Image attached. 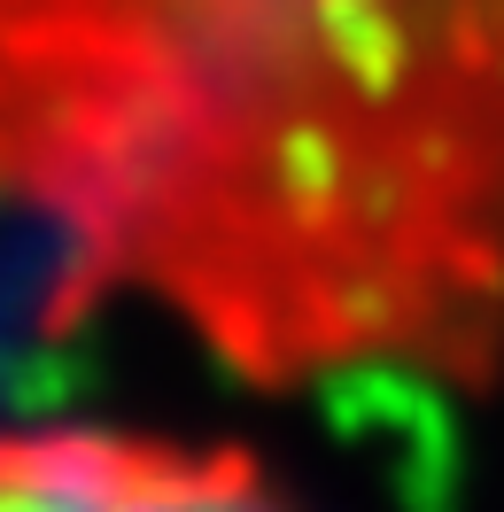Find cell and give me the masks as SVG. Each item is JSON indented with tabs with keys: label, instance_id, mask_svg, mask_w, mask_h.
Returning <instances> with one entry per match:
<instances>
[{
	"label": "cell",
	"instance_id": "1",
	"mask_svg": "<svg viewBox=\"0 0 504 512\" xmlns=\"http://www.w3.org/2000/svg\"><path fill=\"white\" fill-rule=\"evenodd\" d=\"M0 225L241 388L504 342V0H0Z\"/></svg>",
	"mask_w": 504,
	"mask_h": 512
},
{
	"label": "cell",
	"instance_id": "2",
	"mask_svg": "<svg viewBox=\"0 0 504 512\" xmlns=\"http://www.w3.org/2000/svg\"><path fill=\"white\" fill-rule=\"evenodd\" d=\"M0 512H311L249 443L132 419L0 427Z\"/></svg>",
	"mask_w": 504,
	"mask_h": 512
}]
</instances>
